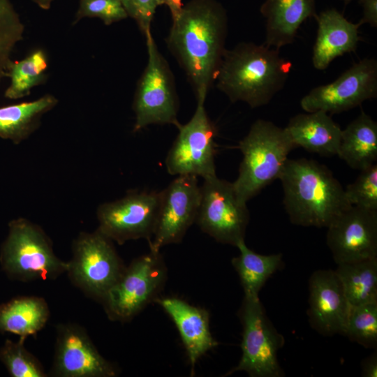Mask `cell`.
I'll list each match as a JSON object with an SVG mask.
<instances>
[{"label": "cell", "instance_id": "32", "mask_svg": "<svg viewBox=\"0 0 377 377\" xmlns=\"http://www.w3.org/2000/svg\"><path fill=\"white\" fill-rule=\"evenodd\" d=\"M84 17H97L109 26L128 16L121 0H79L73 24Z\"/></svg>", "mask_w": 377, "mask_h": 377}, {"label": "cell", "instance_id": "8", "mask_svg": "<svg viewBox=\"0 0 377 377\" xmlns=\"http://www.w3.org/2000/svg\"><path fill=\"white\" fill-rule=\"evenodd\" d=\"M124 269L112 241L97 229L75 239L66 272L86 295L102 301Z\"/></svg>", "mask_w": 377, "mask_h": 377}, {"label": "cell", "instance_id": "22", "mask_svg": "<svg viewBox=\"0 0 377 377\" xmlns=\"http://www.w3.org/2000/svg\"><path fill=\"white\" fill-rule=\"evenodd\" d=\"M337 156L362 170L377 161V123L364 112L342 130Z\"/></svg>", "mask_w": 377, "mask_h": 377}, {"label": "cell", "instance_id": "36", "mask_svg": "<svg viewBox=\"0 0 377 377\" xmlns=\"http://www.w3.org/2000/svg\"><path fill=\"white\" fill-rule=\"evenodd\" d=\"M158 6H166L170 12L172 17L175 16L181 10L182 0H157Z\"/></svg>", "mask_w": 377, "mask_h": 377}, {"label": "cell", "instance_id": "7", "mask_svg": "<svg viewBox=\"0 0 377 377\" xmlns=\"http://www.w3.org/2000/svg\"><path fill=\"white\" fill-rule=\"evenodd\" d=\"M166 279V268L160 253L150 251L133 260L101 302L110 320L132 319L155 299Z\"/></svg>", "mask_w": 377, "mask_h": 377}, {"label": "cell", "instance_id": "1", "mask_svg": "<svg viewBox=\"0 0 377 377\" xmlns=\"http://www.w3.org/2000/svg\"><path fill=\"white\" fill-rule=\"evenodd\" d=\"M228 16L216 0H190L172 17L166 44L195 98L206 97L226 51Z\"/></svg>", "mask_w": 377, "mask_h": 377}, {"label": "cell", "instance_id": "24", "mask_svg": "<svg viewBox=\"0 0 377 377\" xmlns=\"http://www.w3.org/2000/svg\"><path fill=\"white\" fill-rule=\"evenodd\" d=\"M49 317V307L43 298L15 297L0 304V332H10L27 339L40 331Z\"/></svg>", "mask_w": 377, "mask_h": 377}, {"label": "cell", "instance_id": "14", "mask_svg": "<svg viewBox=\"0 0 377 377\" xmlns=\"http://www.w3.org/2000/svg\"><path fill=\"white\" fill-rule=\"evenodd\" d=\"M201 191L198 177L177 176L161 191L156 225L149 242L150 251L158 252L168 244L180 242L195 222Z\"/></svg>", "mask_w": 377, "mask_h": 377}, {"label": "cell", "instance_id": "21", "mask_svg": "<svg viewBox=\"0 0 377 377\" xmlns=\"http://www.w3.org/2000/svg\"><path fill=\"white\" fill-rule=\"evenodd\" d=\"M260 12L265 19L264 44L277 50L294 41L304 20L316 17L314 0H265Z\"/></svg>", "mask_w": 377, "mask_h": 377}, {"label": "cell", "instance_id": "18", "mask_svg": "<svg viewBox=\"0 0 377 377\" xmlns=\"http://www.w3.org/2000/svg\"><path fill=\"white\" fill-rule=\"evenodd\" d=\"M170 316L179 330L191 365V374L198 359L218 345L209 329L208 312L176 297L156 300Z\"/></svg>", "mask_w": 377, "mask_h": 377}, {"label": "cell", "instance_id": "12", "mask_svg": "<svg viewBox=\"0 0 377 377\" xmlns=\"http://www.w3.org/2000/svg\"><path fill=\"white\" fill-rule=\"evenodd\" d=\"M161 192L131 191L124 198L98 206V230L118 244L129 240L150 241L156 225Z\"/></svg>", "mask_w": 377, "mask_h": 377}, {"label": "cell", "instance_id": "5", "mask_svg": "<svg viewBox=\"0 0 377 377\" xmlns=\"http://www.w3.org/2000/svg\"><path fill=\"white\" fill-rule=\"evenodd\" d=\"M0 260L8 276L22 281L54 280L66 272L68 268V262L55 255L43 229L23 218L9 223Z\"/></svg>", "mask_w": 377, "mask_h": 377}, {"label": "cell", "instance_id": "3", "mask_svg": "<svg viewBox=\"0 0 377 377\" xmlns=\"http://www.w3.org/2000/svg\"><path fill=\"white\" fill-rule=\"evenodd\" d=\"M279 179L284 208L295 225L327 228L351 206L332 171L315 160L288 158Z\"/></svg>", "mask_w": 377, "mask_h": 377}, {"label": "cell", "instance_id": "10", "mask_svg": "<svg viewBox=\"0 0 377 377\" xmlns=\"http://www.w3.org/2000/svg\"><path fill=\"white\" fill-rule=\"evenodd\" d=\"M205 100L206 97L197 98L192 117L177 127L178 134L165 161L171 175H193L203 179L216 175L217 129L206 111Z\"/></svg>", "mask_w": 377, "mask_h": 377}, {"label": "cell", "instance_id": "6", "mask_svg": "<svg viewBox=\"0 0 377 377\" xmlns=\"http://www.w3.org/2000/svg\"><path fill=\"white\" fill-rule=\"evenodd\" d=\"M145 37L148 59L133 97V132L153 124H172L177 128L181 124L177 119L179 102L173 73L151 31Z\"/></svg>", "mask_w": 377, "mask_h": 377}, {"label": "cell", "instance_id": "9", "mask_svg": "<svg viewBox=\"0 0 377 377\" xmlns=\"http://www.w3.org/2000/svg\"><path fill=\"white\" fill-rule=\"evenodd\" d=\"M243 327L242 357L227 375L245 371L251 377H281L284 373L277 358L284 338L265 313L259 297H244L239 310Z\"/></svg>", "mask_w": 377, "mask_h": 377}, {"label": "cell", "instance_id": "35", "mask_svg": "<svg viewBox=\"0 0 377 377\" xmlns=\"http://www.w3.org/2000/svg\"><path fill=\"white\" fill-rule=\"evenodd\" d=\"M362 376L364 377L377 376L376 352L364 358L361 363Z\"/></svg>", "mask_w": 377, "mask_h": 377}, {"label": "cell", "instance_id": "17", "mask_svg": "<svg viewBox=\"0 0 377 377\" xmlns=\"http://www.w3.org/2000/svg\"><path fill=\"white\" fill-rule=\"evenodd\" d=\"M309 290L307 314L311 327L323 336L343 335L350 306L334 270L313 272Z\"/></svg>", "mask_w": 377, "mask_h": 377}, {"label": "cell", "instance_id": "25", "mask_svg": "<svg viewBox=\"0 0 377 377\" xmlns=\"http://www.w3.org/2000/svg\"><path fill=\"white\" fill-rule=\"evenodd\" d=\"M236 247L239 254L232 258V264L239 275L244 297H258L267 280L282 265V254L257 253L246 245L244 240Z\"/></svg>", "mask_w": 377, "mask_h": 377}, {"label": "cell", "instance_id": "33", "mask_svg": "<svg viewBox=\"0 0 377 377\" xmlns=\"http://www.w3.org/2000/svg\"><path fill=\"white\" fill-rule=\"evenodd\" d=\"M128 17L133 19L145 35L151 31V22L158 3L157 0H121Z\"/></svg>", "mask_w": 377, "mask_h": 377}, {"label": "cell", "instance_id": "27", "mask_svg": "<svg viewBox=\"0 0 377 377\" xmlns=\"http://www.w3.org/2000/svg\"><path fill=\"white\" fill-rule=\"evenodd\" d=\"M48 59L43 49H37L21 60L13 61L8 73L10 83L4 92L8 99L29 96L33 88L47 80Z\"/></svg>", "mask_w": 377, "mask_h": 377}, {"label": "cell", "instance_id": "34", "mask_svg": "<svg viewBox=\"0 0 377 377\" xmlns=\"http://www.w3.org/2000/svg\"><path fill=\"white\" fill-rule=\"evenodd\" d=\"M363 15L359 24H369L373 27H377V0H361Z\"/></svg>", "mask_w": 377, "mask_h": 377}, {"label": "cell", "instance_id": "38", "mask_svg": "<svg viewBox=\"0 0 377 377\" xmlns=\"http://www.w3.org/2000/svg\"><path fill=\"white\" fill-rule=\"evenodd\" d=\"M343 1H352V0H343Z\"/></svg>", "mask_w": 377, "mask_h": 377}, {"label": "cell", "instance_id": "19", "mask_svg": "<svg viewBox=\"0 0 377 377\" xmlns=\"http://www.w3.org/2000/svg\"><path fill=\"white\" fill-rule=\"evenodd\" d=\"M317 36L312 63L317 70H325L337 57L355 52L360 41L359 23L348 21L335 9L316 15Z\"/></svg>", "mask_w": 377, "mask_h": 377}, {"label": "cell", "instance_id": "16", "mask_svg": "<svg viewBox=\"0 0 377 377\" xmlns=\"http://www.w3.org/2000/svg\"><path fill=\"white\" fill-rule=\"evenodd\" d=\"M52 374L58 377H114L117 372L99 353L84 328L66 323L57 328Z\"/></svg>", "mask_w": 377, "mask_h": 377}, {"label": "cell", "instance_id": "26", "mask_svg": "<svg viewBox=\"0 0 377 377\" xmlns=\"http://www.w3.org/2000/svg\"><path fill=\"white\" fill-rule=\"evenodd\" d=\"M334 272L350 307L377 302V258L339 263Z\"/></svg>", "mask_w": 377, "mask_h": 377}, {"label": "cell", "instance_id": "23", "mask_svg": "<svg viewBox=\"0 0 377 377\" xmlns=\"http://www.w3.org/2000/svg\"><path fill=\"white\" fill-rule=\"evenodd\" d=\"M58 103L52 94L0 108V138L18 144L28 138L39 127L42 117Z\"/></svg>", "mask_w": 377, "mask_h": 377}, {"label": "cell", "instance_id": "37", "mask_svg": "<svg viewBox=\"0 0 377 377\" xmlns=\"http://www.w3.org/2000/svg\"><path fill=\"white\" fill-rule=\"evenodd\" d=\"M40 8L43 10H49L54 0H31Z\"/></svg>", "mask_w": 377, "mask_h": 377}, {"label": "cell", "instance_id": "20", "mask_svg": "<svg viewBox=\"0 0 377 377\" xmlns=\"http://www.w3.org/2000/svg\"><path fill=\"white\" fill-rule=\"evenodd\" d=\"M285 128L296 147L323 156H337L342 129L328 113L318 110L297 114Z\"/></svg>", "mask_w": 377, "mask_h": 377}, {"label": "cell", "instance_id": "4", "mask_svg": "<svg viewBox=\"0 0 377 377\" xmlns=\"http://www.w3.org/2000/svg\"><path fill=\"white\" fill-rule=\"evenodd\" d=\"M295 147L285 128L264 119L254 121L238 145L243 158L232 183L239 199L246 203L279 179Z\"/></svg>", "mask_w": 377, "mask_h": 377}, {"label": "cell", "instance_id": "13", "mask_svg": "<svg viewBox=\"0 0 377 377\" xmlns=\"http://www.w3.org/2000/svg\"><path fill=\"white\" fill-rule=\"evenodd\" d=\"M377 96V61L365 58L354 64L333 82L312 89L300 101L307 112L340 113Z\"/></svg>", "mask_w": 377, "mask_h": 377}, {"label": "cell", "instance_id": "15", "mask_svg": "<svg viewBox=\"0 0 377 377\" xmlns=\"http://www.w3.org/2000/svg\"><path fill=\"white\" fill-rule=\"evenodd\" d=\"M327 228V244L337 264L377 258V211L350 206Z\"/></svg>", "mask_w": 377, "mask_h": 377}, {"label": "cell", "instance_id": "31", "mask_svg": "<svg viewBox=\"0 0 377 377\" xmlns=\"http://www.w3.org/2000/svg\"><path fill=\"white\" fill-rule=\"evenodd\" d=\"M360 171L357 179L344 188L347 200L351 206L377 211V164Z\"/></svg>", "mask_w": 377, "mask_h": 377}, {"label": "cell", "instance_id": "29", "mask_svg": "<svg viewBox=\"0 0 377 377\" xmlns=\"http://www.w3.org/2000/svg\"><path fill=\"white\" fill-rule=\"evenodd\" d=\"M344 336L367 348L377 346V302L350 307Z\"/></svg>", "mask_w": 377, "mask_h": 377}, {"label": "cell", "instance_id": "2", "mask_svg": "<svg viewBox=\"0 0 377 377\" xmlns=\"http://www.w3.org/2000/svg\"><path fill=\"white\" fill-rule=\"evenodd\" d=\"M291 67L279 50L242 42L226 50L214 83L232 103L259 108L283 88Z\"/></svg>", "mask_w": 377, "mask_h": 377}, {"label": "cell", "instance_id": "28", "mask_svg": "<svg viewBox=\"0 0 377 377\" xmlns=\"http://www.w3.org/2000/svg\"><path fill=\"white\" fill-rule=\"evenodd\" d=\"M24 32V25L10 0H0V83L8 77L12 52Z\"/></svg>", "mask_w": 377, "mask_h": 377}, {"label": "cell", "instance_id": "11", "mask_svg": "<svg viewBox=\"0 0 377 377\" xmlns=\"http://www.w3.org/2000/svg\"><path fill=\"white\" fill-rule=\"evenodd\" d=\"M203 179L195 222L216 242L237 246L244 240L249 221L246 203L239 199L232 182L216 175Z\"/></svg>", "mask_w": 377, "mask_h": 377}, {"label": "cell", "instance_id": "30", "mask_svg": "<svg viewBox=\"0 0 377 377\" xmlns=\"http://www.w3.org/2000/svg\"><path fill=\"white\" fill-rule=\"evenodd\" d=\"M25 339H7L0 349V360L13 377L46 376L40 362L24 347Z\"/></svg>", "mask_w": 377, "mask_h": 377}]
</instances>
